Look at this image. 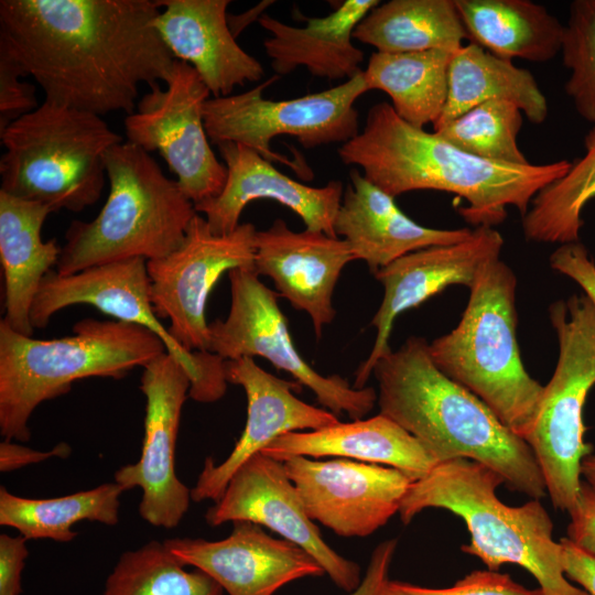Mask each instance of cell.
Returning a JSON list of instances; mask_svg holds the SVG:
<instances>
[{"mask_svg":"<svg viewBox=\"0 0 595 595\" xmlns=\"http://www.w3.org/2000/svg\"><path fill=\"white\" fill-rule=\"evenodd\" d=\"M123 491L112 482L55 498H26L1 486L0 524L17 529L28 540L69 542L77 537L72 528L79 521L117 524Z\"/></svg>","mask_w":595,"mask_h":595,"instance_id":"obj_32","label":"cell"},{"mask_svg":"<svg viewBox=\"0 0 595 595\" xmlns=\"http://www.w3.org/2000/svg\"><path fill=\"white\" fill-rule=\"evenodd\" d=\"M517 278L500 258L485 264L463 315L429 344L435 366L484 403L515 434L530 433L544 386L526 370L517 342Z\"/></svg>","mask_w":595,"mask_h":595,"instance_id":"obj_7","label":"cell"},{"mask_svg":"<svg viewBox=\"0 0 595 595\" xmlns=\"http://www.w3.org/2000/svg\"><path fill=\"white\" fill-rule=\"evenodd\" d=\"M567 539L595 555V488L582 479L576 501L569 511Z\"/></svg>","mask_w":595,"mask_h":595,"instance_id":"obj_40","label":"cell"},{"mask_svg":"<svg viewBox=\"0 0 595 595\" xmlns=\"http://www.w3.org/2000/svg\"><path fill=\"white\" fill-rule=\"evenodd\" d=\"M378 0H346L323 18L307 19L306 26H292L263 13L258 23L271 36L263 47L275 75L305 67L313 76L338 80L361 72L364 52L353 43L359 22Z\"/></svg>","mask_w":595,"mask_h":595,"instance_id":"obj_26","label":"cell"},{"mask_svg":"<svg viewBox=\"0 0 595 595\" xmlns=\"http://www.w3.org/2000/svg\"><path fill=\"white\" fill-rule=\"evenodd\" d=\"M163 543L184 566L203 571L228 595H273L293 581L325 574L304 549L249 521L232 522L223 540L184 537Z\"/></svg>","mask_w":595,"mask_h":595,"instance_id":"obj_20","label":"cell"},{"mask_svg":"<svg viewBox=\"0 0 595 595\" xmlns=\"http://www.w3.org/2000/svg\"><path fill=\"white\" fill-rule=\"evenodd\" d=\"M382 595H544L540 587L527 588L498 571H473L451 587L432 588L388 581Z\"/></svg>","mask_w":595,"mask_h":595,"instance_id":"obj_37","label":"cell"},{"mask_svg":"<svg viewBox=\"0 0 595 595\" xmlns=\"http://www.w3.org/2000/svg\"><path fill=\"white\" fill-rule=\"evenodd\" d=\"M255 267L228 272L230 309L225 320L208 323L207 351L224 360L260 356L307 387L316 400L337 418L364 419L377 403L372 387L355 388L339 375L323 376L311 367L293 344L278 292L268 288Z\"/></svg>","mask_w":595,"mask_h":595,"instance_id":"obj_11","label":"cell"},{"mask_svg":"<svg viewBox=\"0 0 595 595\" xmlns=\"http://www.w3.org/2000/svg\"><path fill=\"white\" fill-rule=\"evenodd\" d=\"M354 260L348 244L323 231H293L277 218L256 232L255 269L272 279L280 296L310 316L317 339L336 316L333 295L345 266Z\"/></svg>","mask_w":595,"mask_h":595,"instance_id":"obj_21","label":"cell"},{"mask_svg":"<svg viewBox=\"0 0 595 595\" xmlns=\"http://www.w3.org/2000/svg\"><path fill=\"white\" fill-rule=\"evenodd\" d=\"M473 43L512 61L549 62L561 53L564 24L530 0H454Z\"/></svg>","mask_w":595,"mask_h":595,"instance_id":"obj_28","label":"cell"},{"mask_svg":"<svg viewBox=\"0 0 595 595\" xmlns=\"http://www.w3.org/2000/svg\"><path fill=\"white\" fill-rule=\"evenodd\" d=\"M0 139L1 192L75 213L99 199L105 154L123 142L101 116L45 99L0 131Z\"/></svg>","mask_w":595,"mask_h":595,"instance_id":"obj_8","label":"cell"},{"mask_svg":"<svg viewBox=\"0 0 595 595\" xmlns=\"http://www.w3.org/2000/svg\"><path fill=\"white\" fill-rule=\"evenodd\" d=\"M504 242L495 227L479 226L459 242L410 252L374 273L383 286V296L370 322L376 328L374 346L357 368L353 386L367 387L374 366L391 350V331L401 313L419 306L450 285L469 289L482 268L500 258Z\"/></svg>","mask_w":595,"mask_h":595,"instance_id":"obj_18","label":"cell"},{"mask_svg":"<svg viewBox=\"0 0 595 595\" xmlns=\"http://www.w3.org/2000/svg\"><path fill=\"white\" fill-rule=\"evenodd\" d=\"M585 153L567 172L540 190L522 216L524 237L541 244L580 241L582 213L595 198V125L584 138Z\"/></svg>","mask_w":595,"mask_h":595,"instance_id":"obj_33","label":"cell"},{"mask_svg":"<svg viewBox=\"0 0 595 595\" xmlns=\"http://www.w3.org/2000/svg\"><path fill=\"white\" fill-rule=\"evenodd\" d=\"M522 115L512 102L488 101L433 128L466 153L493 162L523 165L530 162L517 141Z\"/></svg>","mask_w":595,"mask_h":595,"instance_id":"obj_35","label":"cell"},{"mask_svg":"<svg viewBox=\"0 0 595 595\" xmlns=\"http://www.w3.org/2000/svg\"><path fill=\"white\" fill-rule=\"evenodd\" d=\"M151 0H1L0 50L45 100L102 116L137 107L139 86L169 79L175 58Z\"/></svg>","mask_w":595,"mask_h":595,"instance_id":"obj_1","label":"cell"},{"mask_svg":"<svg viewBox=\"0 0 595 595\" xmlns=\"http://www.w3.org/2000/svg\"><path fill=\"white\" fill-rule=\"evenodd\" d=\"M271 3H273V1H263L241 14H228V25L232 35L237 39L244 29H246L251 22H258L259 18L263 14L264 9Z\"/></svg>","mask_w":595,"mask_h":595,"instance_id":"obj_45","label":"cell"},{"mask_svg":"<svg viewBox=\"0 0 595 595\" xmlns=\"http://www.w3.org/2000/svg\"><path fill=\"white\" fill-rule=\"evenodd\" d=\"M261 453L281 462L293 456L356 459L397 468L413 480L439 463L414 436L381 413L314 431L285 433Z\"/></svg>","mask_w":595,"mask_h":595,"instance_id":"obj_25","label":"cell"},{"mask_svg":"<svg viewBox=\"0 0 595 595\" xmlns=\"http://www.w3.org/2000/svg\"><path fill=\"white\" fill-rule=\"evenodd\" d=\"M337 153L394 198L424 190L457 195L467 202L459 213L474 228L501 224L508 206L523 216L537 193L571 166L567 160L513 165L477 158L405 122L387 101L369 108L361 131Z\"/></svg>","mask_w":595,"mask_h":595,"instance_id":"obj_2","label":"cell"},{"mask_svg":"<svg viewBox=\"0 0 595 595\" xmlns=\"http://www.w3.org/2000/svg\"><path fill=\"white\" fill-rule=\"evenodd\" d=\"M256 232L252 224L244 223L230 234L216 235L196 214L175 250L147 261L154 312L170 321L169 333L187 351L207 350L210 291L225 272L255 267Z\"/></svg>","mask_w":595,"mask_h":595,"instance_id":"obj_14","label":"cell"},{"mask_svg":"<svg viewBox=\"0 0 595 595\" xmlns=\"http://www.w3.org/2000/svg\"><path fill=\"white\" fill-rule=\"evenodd\" d=\"M71 453L72 447L65 442L58 443L50 451H37L4 440L0 443V472L15 470L53 457L66 458Z\"/></svg>","mask_w":595,"mask_h":595,"instance_id":"obj_43","label":"cell"},{"mask_svg":"<svg viewBox=\"0 0 595 595\" xmlns=\"http://www.w3.org/2000/svg\"><path fill=\"white\" fill-rule=\"evenodd\" d=\"M581 476L595 488V455L589 454L583 458Z\"/></svg>","mask_w":595,"mask_h":595,"instance_id":"obj_46","label":"cell"},{"mask_svg":"<svg viewBox=\"0 0 595 595\" xmlns=\"http://www.w3.org/2000/svg\"><path fill=\"white\" fill-rule=\"evenodd\" d=\"M205 520L210 527L249 521L277 532L311 554L332 582L348 593L363 580L360 566L323 540L283 462L262 453L253 455L236 470L221 497L207 509Z\"/></svg>","mask_w":595,"mask_h":595,"instance_id":"obj_17","label":"cell"},{"mask_svg":"<svg viewBox=\"0 0 595 595\" xmlns=\"http://www.w3.org/2000/svg\"><path fill=\"white\" fill-rule=\"evenodd\" d=\"M313 521L339 537L365 538L399 512L413 479L371 463L293 456L283 461Z\"/></svg>","mask_w":595,"mask_h":595,"instance_id":"obj_16","label":"cell"},{"mask_svg":"<svg viewBox=\"0 0 595 595\" xmlns=\"http://www.w3.org/2000/svg\"><path fill=\"white\" fill-rule=\"evenodd\" d=\"M550 266L577 283L595 306V262L581 241L560 245L550 256Z\"/></svg>","mask_w":595,"mask_h":595,"instance_id":"obj_39","label":"cell"},{"mask_svg":"<svg viewBox=\"0 0 595 595\" xmlns=\"http://www.w3.org/2000/svg\"><path fill=\"white\" fill-rule=\"evenodd\" d=\"M559 542L566 578L581 585L588 595H595V555L577 548L566 537Z\"/></svg>","mask_w":595,"mask_h":595,"instance_id":"obj_44","label":"cell"},{"mask_svg":"<svg viewBox=\"0 0 595 595\" xmlns=\"http://www.w3.org/2000/svg\"><path fill=\"white\" fill-rule=\"evenodd\" d=\"M77 304L91 305L118 321L140 325L155 334L166 353L187 371L191 379L188 397L194 401L212 403L226 393V360L207 350L187 351L156 316L147 260L117 261L65 275L51 270L33 301L31 323L34 328H43L55 313Z\"/></svg>","mask_w":595,"mask_h":595,"instance_id":"obj_12","label":"cell"},{"mask_svg":"<svg viewBox=\"0 0 595 595\" xmlns=\"http://www.w3.org/2000/svg\"><path fill=\"white\" fill-rule=\"evenodd\" d=\"M227 170L221 192L195 204L210 230L216 235L232 232L245 207L256 199H273L293 210L306 229L337 237L334 221L342 203L344 187L337 180L321 187L295 181L278 171L257 151L235 142L217 144Z\"/></svg>","mask_w":595,"mask_h":595,"instance_id":"obj_22","label":"cell"},{"mask_svg":"<svg viewBox=\"0 0 595 595\" xmlns=\"http://www.w3.org/2000/svg\"><path fill=\"white\" fill-rule=\"evenodd\" d=\"M278 78L273 75L247 91L207 99L203 107L205 129L216 145L221 142L242 144L310 180L313 173L306 163L273 151L271 141L286 134L304 148L313 149L351 140L359 132L355 102L368 91L364 71L326 90L285 100L264 98V89Z\"/></svg>","mask_w":595,"mask_h":595,"instance_id":"obj_10","label":"cell"},{"mask_svg":"<svg viewBox=\"0 0 595 595\" xmlns=\"http://www.w3.org/2000/svg\"><path fill=\"white\" fill-rule=\"evenodd\" d=\"M73 335L35 339L0 321V434L26 442L29 420L44 401L67 393L74 381L120 379L166 351L149 329L123 321L84 318Z\"/></svg>","mask_w":595,"mask_h":595,"instance_id":"obj_5","label":"cell"},{"mask_svg":"<svg viewBox=\"0 0 595 595\" xmlns=\"http://www.w3.org/2000/svg\"><path fill=\"white\" fill-rule=\"evenodd\" d=\"M496 100L515 104L532 123L548 118L547 97L530 71L469 42L452 55L446 104L433 127Z\"/></svg>","mask_w":595,"mask_h":595,"instance_id":"obj_29","label":"cell"},{"mask_svg":"<svg viewBox=\"0 0 595 595\" xmlns=\"http://www.w3.org/2000/svg\"><path fill=\"white\" fill-rule=\"evenodd\" d=\"M561 54L570 72L565 93L578 116L595 125V0L571 2Z\"/></svg>","mask_w":595,"mask_h":595,"instance_id":"obj_36","label":"cell"},{"mask_svg":"<svg viewBox=\"0 0 595 595\" xmlns=\"http://www.w3.org/2000/svg\"><path fill=\"white\" fill-rule=\"evenodd\" d=\"M165 85L149 87L126 117L127 141L149 153L158 151L195 205L217 196L227 176L204 123L203 107L212 94L197 72L178 60Z\"/></svg>","mask_w":595,"mask_h":595,"instance_id":"obj_13","label":"cell"},{"mask_svg":"<svg viewBox=\"0 0 595 595\" xmlns=\"http://www.w3.org/2000/svg\"><path fill=\"white\" fill-rule=\"evenodd\" d=\"M559 357L524 439L542 473L553 506L569 512L581 486V464L592 453L584 441L583 409L595 386V306L583 293L549 309Z\"/></svg>","mask_w":595,"mask_h":595,"instance_id":"obj_9","label":"cell"},{"mask_svg":"<svg viewBox=\"0 0 595 595\" xmlns=\"http://www.w3.org/2000/svg\"><path fill=\"white\" fill-rule=\"evenodd\" d=\"M353 36L383 53L431 50L455 53L468 39L454 0L379 3L359 22Z\"/></svg>","mask_w":595,"mask_h":595,"instance_id":"obj_30","label":"cell"},{"mask_svg":"<svg viewBox=\"0 0 595 595\" xmlns=\"http://www.w3.org/2000/svg\"><path fill=\"white\" fill-rule=\"evenodd\" d=\"M372 375L379 413L414 436L439 463L470 459L497 472L512 490L532 499L548 495L528 443L435 366L424 338L409 337L389 350Z\"/></svg>","mask_w":595,"mask_h":595,"instance_id":"obj_3","label":"cell"},{"mask_svg":"<svg viewBox=\"0 0 595 595\" xmlns=\"http://www.w3.org/2000/svg\"><path fill=\"white\" fill-rule=\"evenodd\" d=\"M154 26L175 60L190 64L214 97L259 82L264 69L228 25L229 0H160Z\"/></svg>","mask_w":595,"mask_h":595,"instance_id":"obj_23","label":"cell"},{"mask_svg":"<svg viewBox=\"0 0 595 595\" xmlns=\"http://www.w3.org/2000/svg\"><path fill=\"white\" fill-rule=\"evenodd\" d=\"M334 229L372 273L410 252L459 242L472 234L467 227L439 229L414 221L394 197L355 169L349 173Z\"/></svg>","mask_w":595,"mask_h":595,"instance_id":"obj_24","label":"cell"},{"mask_svg":"<svg viewBox=\"0 0 595 595\" xmlns=\"http://www.w3.org/2000/svg\"><path fill=\"white\" fill-rule=\"evenodd\" d=\"M228 383L240 386L247 397L245 429L230 454L219 464L207 456L197 480L191 488L194 502L217 501L236 470L250 457L261 453L279 436L298 431H314L338 422V418L300 400L293 391L296 381L281 379L251 357L225 361Z\"/></svg>","mask_w":595,"mask_h":595,"instance_id":"obj_19","label":"cell"},{"mask_svg":"<svg viewBox=\"0 0 595 595\" xmlns=\"http://www.w3.org/2000/svg\"><path fill=\"white\" fill-rule=\"evenodd\" d=\"M190 387L187 371L166 351L143 367L140 389L145 398V416L141 455L113 476L126 490L141 488L139 513L158 528H176L192 501L191 488L175 472V444Z\"/></svg>","mask_w":595,"mask_h":595,"instance_id":"obj_15","label":"cell"},{"mask_svg":"<svg viewBox=\"0 0 595 595\" xmlns=\"http://www.w3.org/2000/svg\"><path fill=\"white\" fill-rule=\"evenodd\" d=\"M28 539L0 534V595L22 593V572L29 556Z\"/></svg>","mask_w":595,"mask_h":595,"instance_id":"obj_41","label":"cell"},{"mask_svg":"<svg viewBox=\"0 0 595 595\" xmlns=\"http://www.w3.org/2000/svg\"><path fill=\"white\" fill-rule=\"evenodd\" d=\"M453 53L423 52L371 54L364 71L369 90L385 91L394 112L405 122L423 129L434 125L444 110Z\"/></svg>","mask_w":595,"mask_h":595,"instance_id":"obj_31","label":"cell"},{"mask_svg":"<svg viewBox=\"0 0 595 595\" xmlns=\"http://www.w3.org/2000/svg\"><path fill=\"white\" fill-rule=\"evenodd\" d=\"M53 210L0 191V259L4 278L3 321L33 336L31 307L45 275L56 267L62 246L43 241L42 227Z\"/></svg>","mask_w":595,"mask_h":595,"instance_id":"obj_27","label":"cell"},{"mask_svg":"<svg viewBox=\"0 0 595 595\" xmlns=\"http://www.w3.org/2000/svg\"><path fill=\"white\" fill-rule=\"evenodd\" d=\"M21 77L17 63L0 50V131L40 106L35 86Z\"/></svg>","mask_w":595,"mask_h":595,"instance_id":"obj_38","label":"cell"},{"mask_svg":"<svg viewBox=\"0 0 595 595\" xmlns=\"http://www.w3.org/2000/svg\"><path fill=\"white\" fill-rule=\"evenodd\" d=\"M397 543V539H389L375 548L359 586L348 595H382Z\"/></svg>","mask_w":595,"mask_h":595,"instance_id":"obj_42","label":"cell"},{"mask_svg":"<svg viewBox=\"0 0 595 595\" xmlns=\"http://www.w3.org/2000/svg\"><path fill=\"white\" fill-rule=\"evenodd\" d=\"M105 166L106 203L93 220L71 223L55 267L60 274L162 258L178 247L197 214L177 182L142 148L118 143L106 152Z\"/></svg>","mask_w":595,"mask_h":595,"instance_id":"obj_6","label":"cell"},{"mask_svg":"<svg viewBox=\"0 0 595 595\" xmlns=\"http://www.w3.org/2000/svg\"><path fill=\"white\" fill-rule=\"evenodd\" d=\"M224 589L201 570L185 566L163 542L152 540L123 552L108 575L101 595H223Z\"/></svg>","mask_w":595,"mask_h":595,"instance_id":"obj_34","label":"cell"},{"mask_svg":"<svg viewBox=\"0 0 595 595\" xmlns=\"http://www.w3.org/2000/svg\"><path fill=\"white\" fill-rule=\"evenodd\" d=\"M502 484L497 472L470 459L437 463L412 482L400 519L407 524L428 508L445 509L461 517L469 531L470 542L462 550L488 570L516 564L537 580L544 595H588L567 581L562 547L553 539L552 520L539 499L508 506L496 494Z\"/></svg>","mask_w":595,"mask_h":595,"instance_id":"obj_4","label":"cell"}]
</instances>
